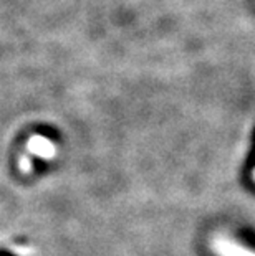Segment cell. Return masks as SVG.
Here are the masks:
<instances>
[{
    "mask_svg": "<svg viewBox=\"0 0 255 256\" xmlns=\"http://www.w3.org/2000/svg\"><path fill=\"white\" fill-rule=\"evenodd\" d=\"M212 246H214V252L219 256H255V253L250 252V250H247L245 246H242L240 243H237L234 240L225 238V236L215 238L212 242Z\"/></svg>",
    "mask_w": 255,
    "mask_h": 256,
    "instance_id": "obj_2",
    "label": "cell"
},
{
    "mask_svg": "<svg viewBox=\"0 0 255 256\" xmlns=\"http://www.w3.org/2000/svg\"><path fill=\"white\" fill-rule=\"evenodd\" d=\"M253 180H255V170H253Z\"/></svg>",
    "mask_w": 255,
    "mask_h": 256,
    "instance_id": "obj_4",
    "label": "cell"
},
{
    "mask_svg": "<svg viewBox=\"0 0 255 256\" xmlns=\"http://www.w3.org/2000/svg\"><path fill=\"white\" fill-rule=\"evenodd\" d=\"M32 168H34V164H32V156H24L20 159V170L24 174H30Z\"/></svg>",
    "mask_w": 255,
    "mask_h": 256,
    "instance_id": "obj_3",
    "label": "cell"
},
{
    "mask_svg": "<svg viewBox=\"0 0 255 256\" xmlns=\"http://www.w3.org/2000/svg\"><path fill=\"white\" fill-rule=\"evenodd\" d=\"M27 150H29V154L37 156V157L45 159V160L53 159L57 154L55 144H53L50 139L43 138V136H39V134L32 136V138L29 139V142H27Z\"/></svg>",
    "mask_w": 255,
    "mask_h": 256,
    "instance_id": "obj_1",
    "label": "cell"
}]
</instances>
